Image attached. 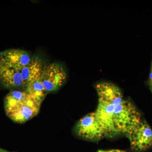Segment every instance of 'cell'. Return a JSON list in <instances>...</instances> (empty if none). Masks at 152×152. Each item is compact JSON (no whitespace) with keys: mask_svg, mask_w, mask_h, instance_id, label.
Listing matches in <instances>:
<instances>
[{"mask_svg":"<svg viewBox=\"0 0 152 152\" xmlns=\"http://www.w3.org/2000/svg\"><path fill=\"white\" fill-rule=\"evenodd\" d=\"M65 69L57 63H53L46 66L41 77V81L48 93L59 89L66 81Z\"/></svg>","mask_w":152,"mask_h":152,"instance_id":"cell-5","label":"cell"},{"mask_svg":"<svg viewBox=\"0 0 152 152\" xmlns=\"http://www.w3.org/2000/svg\"><path fill=\"white\" fill-rule=\"evenodd\" d=\"M0 152H15L9 151H7V150L3 149H2V148H0Z\"/></svg>","mask_w":152,"mask_h":152,"instance_id":"cell-12","label":"cell"},{"mask_svg":"<svg viewBox=\"0 0 152 152\" xmlns=\"http://www.w3.org/2000/svg\"><path fill=\"white\" fill-rule=\"evenodd\" d=\"M45 66L43 60L38 57L32 58L30 62L21 70V74L26 89L28 85L39 80Z\"/></svg>","mask_w":152,"mask_h":152,"instance_id":"cell-7","label":"cell"},{"mask_svg":"<svg viewBox=\"0 0 152 152\" xmlns=\"http://www.w3.org/2000/svg\"><path fill=\"white\" fill-rule=\"evenodd\" d=\"M41 105L25 90L11 91L4 101L6 115L18 124L26 122L37 116Z\"/></svg>","mask_w":152,"mask_h":152,"instance_id":"cell-2","label":"cell"},{"mask_svg":"<svg viewBox=\"0 0 152 152\" xmlns=\"http://www.w3.org/2000/svg\"><path fill=\"white\" fill-rule=\"evenodd\" d=\"M32 58L27 52L20 49H10L0 52V66L21 71Z\"/></svg>","mask_w":152,"mask_h":152,"instance_id":"cell-6","label":"cell"},{"mask_svg":"<svg viewBox=\"0 0 152 152\" xmlns=\"http://www.w3.org/2000/svg\"><path fill=\"white\" fill-rule=\"evenodd\" d=\"M74 131L79 137L89 141L97 142L108 137L104 126L95 112L87 114L79 120Z\"/></svg>","mask_w":152,"mask_h":152,"instance_id":"cell-3","label":"cell"},{"mask_svg":"<svg viewBox=\"0 0 152 152\" xmlns=\"http://www.w3.org/2000/svg\"><path fill=\"white\" fill-rule=\"evenodd\" d=\"M96 152H126L124 150L113 149L110 150H99Z\"/></svg>","mask_w":152,"mask_h":152,"instance_id":"cell-10","label":"cell"},{"mask_svg":"<svg viewBox=\"0 0 152 152\" xmlns=\"http://www.w3.org/2000/svg\"><path fill=\"white\" fill-rule=\"evenodd\" d=\"M25 90L41 104L48 93L42 83L40 79L28 85Z\"/></svg>","mask_w":152,"mask_h":152,"instance_id":"cell-9","label":"cell"},{"mask_svg":"<svg viewBox=\"0 0 152 152\" xmlns=\"http://www.w3.org/2000/svg\"><path fill=\"white\" fill-rule=\"evenodd\" d=\"M98 105L95 112L104 126L108 137L126 135L142 119L134 104L125 99L117 86L109 82H102L96 86Z\"/></svg>","mask_w":152,"mask_h":152,"instance_id":"cell-1","label":"cell"},{"mask_svg":"<svg viewBox=\"0 0 152 152\" xmlns=\"http://www.w3.org/2000/svg\"><path fill=\"white\" fill-rule=\"evenodd\" d=\"M149 83L150 86H151V89L152 92V61L151 63V72H150V74Z\"/></svg>","mask_w":152,"mask_h":152,"instance_id":"cell-11","label":"cell"},{"mask_svg":"<svg viewBox=\"0 0 152 152\" xmlns=\"http://www.w3.org/2000/svg\"><path fill=\"white\" fill-rule=\"evenodd\" d=\"M126 135L129 140L131 149L133 152L145 151L152 146V129L145 120L142 119Z\"/></svg>","mask_w":152,"mask_h":152,"instance_id":"cell-4","label":"cell"},{"mask_svg":"<svg viewBox=\"0 0 152 152\" xmlns=\"http://www.w3.org/2000/svg\"><path fill=\"white\" fill-rule=\"evenodd\" d=\"M0 82L6 88H24L20 71L15 69L0 66Z\"/></svg>","mask_w":152,"mask_h":152,"instance_id":"cell-8","label":"cell"}]
</instances>
